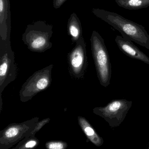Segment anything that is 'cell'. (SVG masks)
<instances>
[{"label": "cell", "instance_id": "obj_17", "mask_svg": "<svg viewBox=\"0 0 149 149\" xmlns=\"http://www.w3.org/2000/svg\"><path fill=\"white\" fill-rule=\"evenodd\" d=\"M67 0H53V6L55 8H60Z\"/></svg>", "mask_w": 149, "mask_h": 149}, {"label": "cell", "instance_id": "obj_5", "mask_svg": "<svg viewBox=\"0 0 149 149\" xmlns=\"http://www.w3.org/2000/svg\"><path fill=\"white\" fill-rule=\"evenodd\" d=\"M53 67V65H50L37 71L27 79L19 92L22 102L29 101L38 93L46 90L50 86Z\"/></svg>", "mask_w": 149, "mask_h": 149}, {"label": "cell", "instance_id": "obj_6", "mask_svg": "<svg viewBox=\"0 0 149 149\" xmlns=\"http://www.w3.org/2000/svg\"><path fill=\"white\" fill-rule=\"evenodd\" d=\"M132 103V101L126 99H116L106 106L94 108L93 112L103 118L110 127L115 128L120 126L125 120Z\"/></svg>", "mask_w": 149, "mask_h": 149}, {"label": "cell", "instance_id": "obj_3", "mask_svg": "<svg viewBox=\"0 0 149 149\" xmlns=\"http://www.w3.org/2000/svg\"><path fill=\"white\" fill-rule=\"evenodd\" d=\"M90 40L97 76L101 85L107 87L112 77V66L107 49L104 39L95 31H93Z\"/></svg>", "mask_w": 149, "mask_h": 149}, {"label": "cell", "instance_id": "obj_9", "mask_svg": "<svg viewBox=\"0 0 149 149\" xmlns=\"http://www.w3.org/2000/svg\"><path fill=\"white\" fill-rule=\"evenodd\" d=\"M115 41L120 50L126 56L149 65V57L136 46L130 39L126 37L117 36Z\"/></svg>", "mask_w": 149, "mask_h": 149}, {"label": "cell", "instance_id": "obj_1", "mask_svg": "<svg viewBox=\"0 0 149 149\" xmlns=\"http://www.w3.org/2000/svg\"><path fill=\"white\" fill-rule=\"evenodd\" d=\"M92 12L96 17L119 31L122 36L126 37L149 50V35L142 25L126 19L117 13L105 10L93 8Z\"/></svg>", "mask_w": 149, "mask_h": 149}, {"label": "cell", "instance_id": "obj_15", "mask_svg": "<svg viewBox=\"0 0 149 149\" xmlns=\"http://www.w3.org/2000/svg\"><path fill=\"white\" fill-rule=\"evenodd\" d=\"M45 146L47 149H66L68 144L62 141H47Z\"/></svg>", "mask_w": 149, "mask_h": 149}, {"label": "cell", "instance_id": "obj_14", "mask_svg": "<svg viewBox=\"0 0 149 149\" xmlns=\"http://www.w3.org/2000/svg\"><path fill=\"white\" fill-rule=\"evenodd\" d=\"M39 144V140L35 136H28L20 141L12 149H35Z\"/></svg>", "mask_w": 149, "mask_h": 149}, {"label": "cell", "instance_id": "obj_4", "mask_svg": "<svg viewBox=\"0 0 149 149\" xmlns=\"http://www.w3.org/2000/svg\"><path fill=\"white\" fill-rule=\"evenodd\" d=\"M17 68L15 53L11 49L10 38L0 39V110L2 106V93L6 86L15 80Z\"/></svg>", "mask_w": 149, "mask_h": 149}, {"label": "cell", "instance_id": "obj_8", "mask_svg": "<svg viewBox=\"0 0 149 149\" xmlns=\"http://www.w3.org/2000/svg\"><path fill=\"white\" fill-rule=\"evenodd\" d=\"M71 75L77 79L84 78L87 69L86 44L82 37L75 43V46L67 56Z\"/></svg>", "mask_w": 149, "mask_h": 149}, {"label": "cell", "instance_id": "obj_16", "mask_svg": "<svg viewBox=\"0 0 149 149\" xmlns=\"http://www.w3.org/2000/svg\"><path fill=\"white\" fill-rule=\"evenodd\" d=\"M50 121V118H45V119H43L40 121H38L37 123L35 128H34L33 130L29 134L28 136H35L37 132H38L42 128L46 125L47 123H49Z\"/></svg>", "mask_w": 149, "mask_h": 149}, {"label": "cell", "instance_id": "obj_10", "mask_svg": "<svg viewBox=\"0 0 149 149\" xmlns=\"http://www.w3.org/2000/svg\"><path fill=\"white\" fill-rule=\"evenodd\" d=\"M10 16L9 0H0V39L10 38Z\"/></svg>", "mask_w": 149, "mask_h": 149}, {"label": "cell", "instance_id": "obj_18", "mask_svg": "<svg viewBox=\"0 0 149 149\" xmlns=\"http://www.w3.org/2000/svg\"><path fill=\"white\" fill-rule=\"evenodd\" d=\"M148 149H149V143H148Z\"/></svg>", "mask_w": 149, "mask_h": 149}, {"label": "cell", "instance_id": "obj_7", "mask_svg": "<svg viewBox=\"0 0 149 149\" xmlns=\"http://www.w3.org/2000/svg\"><path fill=\"white\" fill-rule=\"evenodd\" d=\"M39 118L34 117L21 123H13L0 131V149H9L27 137L33 130Z\"/></svg>", "mask_w": 149, "mask_h": 149}, {"label": "cell", "instance_id": "obj_19", "mask_svg": "<svg viewBox=\"0 0 149 149\" xmlns=\"http://www.w3.org/2000/svg\"><path fill=\"white\" fill-rule=\"evenodd\" d=\"M28 1H30V0H28Z\"/></svg>", "mask_w": 149, "mask_h": 149}, {"label": "cell", "instance_id": "obj_12", "mask_svg": "<svg viewBox=\"0 0 149 149\" xmlns=\"http://www.w3.org/2000/svg\"><path fill=\"white\" fill-rule=\"evenodd\" d=\"M67 31L73 43H76L83 37L81 22L75 13L72 14L68 19Z\"/></svg>", "mask_w": 149, "mask_h": 149}, {"label": "cell", "instance_id": "obj_11", "mask_svg": "<svg viewBox=\"0 0 149 149\" xmlns=\"http://www.w3.org/2000/svg\"><path fill=\"white\" fill-rule=\"evenodd\" d=\"M78 123L83 133L87 138V141H90L97 147H101L104 143V140L98 134L93 127L85 117H78Z\"/></svg>", "mask_w": 149, "mask_h": 149}, {"label": "cell", "instance_id": "obj_13", "mask_svg": "<svg viewBox=\"0 0 149 149\" xmlns=\"http://www.w3.org/2000/svg\"><path fill=\"white\" fill-rule=\"evenodd\" d=\"M120 7L130 10H134L148 8L149 0H115Z\"/></svg>", "mask_w": 149, "mask_h": 149}, {"label": "cell", "instance_id": "obj_2", "mask_svg": "<svg viewBox=\"0 0 149 149\" xmlns=\"http://www.w3.org/2000/svg\"><path fill=\"white\" fill-rule=\"evenodd\" d=\"M53 26L43 21L28 24L22 36V40L28 49L33 52L42 53L51 49Z\"/></svg>", "mask_w": 149, "mask_h": 149}]
</instances>
